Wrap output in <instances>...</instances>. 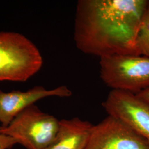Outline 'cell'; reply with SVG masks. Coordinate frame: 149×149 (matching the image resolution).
<instances>
[{"mask_svg":"<svg viewBox=\"0 0 149 149\" xmlns=\"http://www.w3.org/2000/svg\"><path fill=\"white\" fill-rule=\"evenodd\" d=\"M18 142L11 136L0 134V149H10Z\"/></svg>","mask_w":149,"mask_h":149,"instance_id":"obj_10","label":"cell"},{"mask_svg":"<svg viewBox=\"0 0 149 149\" xmlns=\"http://www.w3.org/2000/svg\"><path fill=\"white\" fill-rule=\"evenodd\" d=\"M71 95V91L66 86H60L52 90L37 86L25 92L13 90L4 92L0 90L1 127H7L20 112L39 100L49 97L65 98Z\"/></svg>","mask_w":149,"mask_h":149,"instance_id":"obj_7","label":"cell"},{"mask_svg":"<svg viewBox=\"0 0 149 149\" xmlns=\"http://www.w3.org/2000/svg\"><path fill=\"white\" fill-rule=\"evenodd\" d=\"M43 63L39 49L24 35L0 32V82H25L37 73Z\"/></svg>","mask_w":149,"mask_h":149,"instance_id":"obj_2","label":"cell"},{"mask_svg":"<svg viewBox=\"0 0 149 149\" xmlns=\"http://www.w3.org/2000/svg\"><path fill=\"white\" fill-rule=\"evenodd\" d=\"M100 77L112 90L138 94L149 87V58L113 55L100 58Z\"/></svg>","mask_w":149,"mask_h":149,"instance_id":"obj_4","label":"cell"},{"mask_svg":"<svg viewBox=\"0 0 149 149\" xmlns=\"http://www.w3.org/2000/svg\"><path fill=\"white\" fill-rule=\"evenodd\" d=\"M108 116L131 129L149 145V103L130 92L112 90L102 104Z\"/></svg>","mask_w":149,"mask_h":149,"instance_id":"obj_5","label":"cell"},{"mask_svg":"<svg viewBox=\"0 0 149 149\" xmlns=\"http://www.w3.org/2000/svg\"><path fill=\"white\" fill-rule=\"evenodd\" d=\"M148 0H79L74 40L81 52L100 57L139 55L136 37Z\"/></svg>","mask_w":149,"mask_h":149,"instance_id":"obj_1","label":"cell"},{"mask_svg":"<svg viewBox=\"0 0 149 149\" xmlns=\"http://www.w3.org/2000/svg\"><path fill=\"white\" fill-rule=\"evenodd\" d=\"M136 44L139 55L149 58V1L142 17Z\"/></svg>","mask_w":149,"mask_h":149,"instance_id":"obj_9","label":"cell"},{"mask_svg":"<svg viewBox=\"0 0 149 149\" xmlns=\"http://www.w3.org/2000/svg\"><path fill=\"white\" fill-rule=\"evenodd\" d=\"M136 95H137L140 98L144 100V101L149 103V87L144 90L140 92Z\"/></svg>","mask_w":149,"mask_h":149,"instance_id":"obj_11","label":"cell"},{"mask_svg":"<svg viewBox=\"0 0 149 149\" xmlns=\"http://www.w3.org/2000/svg\"><path fill=\"white\" fill-rule=\"evenodd\" d=\"M92 126L78 117L62 119L55 138L46 149H85Z\"/></svg>","mask_w":149,"mask_h":149,"instance_id":"obj_8","label":"cell"},{"mask_svg":"<svg viewBox=\"0 0 149 149\" xmlns=\"http://www.w3.org/2000/svg\"><path fill=\"white\" fill-rule=\"evenodd\" d=\"M85 149H149V145L126 125L108 116L93 125Z\"/></svg>","mask_w":149,"mask_h":149,"instance_id":"obj_6","label":"cell"},{"mask_svg":"<svg viewBox=\"0 0 149 149\" xmlns=\"http://www.w3.org/2000/svg\"><path fill=\"white\" fill-rule=\"evenodd\" d=\"M60 120L35 104L20 112L0 134L15 139L27 149H46L58 132Z\"/></svg>","mask_w":149,"mask_h":149,"instance_id":"obj_3","label":"cell"}]
</instances>
